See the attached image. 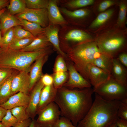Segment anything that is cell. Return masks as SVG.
Segmentation results:
<instances>
[{
  "mask_svg": "<svg viewBox=\"0 0 127 127\" xmlns=\"http://www.w3.org/2000/svg\"><path fill=\"white\" fill-rule=\"evenodd\" d=\"M87 71L88 80L93 88L106 81L111 76L110 74L92 64L87 67Z\"/></svg>",
  "mask_w": 127,
  "mask_h": 127,
  "instance_id": "obj_10",
  "label": "cell"
},
{
  "mask_svg": "<svg viewBox=\"0 0 127 127\" xmlns=\"http://www.w3.org/2000/svg\"><path fill=\"white\" fill-rule=\"evenodd\" d=\"M10 2V0H0V10L7 7Z\"/></svg>",
  "mask_w": 127,
  "mask_h": 127,
  "instance_id": "obj_46",
  "label": "cell"
},
{
  "mask_svg": "<svg viewBox=\"0 0 127 127\" xmlns=\"http://www.w3.org/2000/svg\"><path fill=\"white\" fill-rule=\"evenodd\" d=\"M67 75L66 72L58 71L55 72L53 78V85L55 88L58 89L62 87L65 83Z\"/></svg>",
  "mask_w": 127,
  "mask_h": 127,
  "instance_id": "obj_31",
  "label": "cell"
},
{
  "mask_svg": "<svg viewBox=\"0 0 127 127\" xmlns=\"http://www.w3.org/2000/svg\"><path fill=\"white\" fill-rule=\"evenodd\" d=\"M103 53L112 58H116L123 52L126 46L124 35L116 31H108L98 37L95 40Z\"/></svg>",
  "mask_w": 127,
  "mask_h": 127,
  "instance_id": "obj_5",
  "label": "cell"
},
{
  "mask_svg": "<svg viewBox=\"0 0 127 127\" xmlns=\"http://www.w3.org/2000/svg\"><path fill=\"white\" fill-rule=\"evenodd\" d=\"M113 59L103 53L95 59L92 64L111 75Z\"/></svg>",
  "mask_w": 127,
  "mask_h": 127,
  "instance_id": "obj_23",
  "label": "cell"
},
{
  "mask_svg": "<svg viewBox=\"0 0 127 127\" xmlns=\"http://www.w3.org/2000/svg\"><path fill=\"white\" fill-rule=\"evenodd\" d=\"M55 72L61 71L66 72L67 68L63 58L61 56L57 59L55 67Z\"/></svg>",
  "mask_w": 127,
  "mask_h": 127,
  "instance_id": "obj_38",
  "label": "cell"
},
{
  "mask_svg": "<svg viewBox=\"0 0 127 127\" xmlns=\"http://www.w3.org/2000/svg\"><path fill=\"white\" fill-rule=\"evenodd\" d=\"M114 12L113 9H110L101 12L93 21L90 25V28H95L100 26L109 19Z\"/></svg>",
  "mask_w": 127,
  "mask_h": 127,
  "instance_id": "obj_25",
  "label": "cell"
},
{
  "mask_svg": "<svg viewBox=\"0 0 127 127\" xmlns=\"http://www.w3.org/2000/svg\"><path fill=\"white\" fill-rule=\"evenodd\" d=\"M40 79L44 86L50 85L53 84V78L49 75L46 74L42 75Z\"/></svg>",
  "mask_w": 127,
  "mask_h": 127,
  "instance_id": "obj_42",
  "label": "cell"
},
{
  "mask_svg": "<svg viewBox=\"0 0 127 127\" xmlns=\"http://www.w3.org/2000/svg\"><path fill=\"white\" fill-rule=\"evenodd\" d=\"M59 29L57 25L49 24L44 28V33L48 41L52 44L57 51L63 56L66 54L61 49L60 44L59 36Z\"/></svg>",
  "mask_w": 127,
  "mask_h": 127,
  "instance_id": "obj_17",
  "label": "cell"
},
{
  "mask_svg": "<svg viewBox=\"0 0 127 127\" xmlns=\"http://www.w3.org/2000/svg\"><path fill=\"white\" fill-rule=\"evenodd\" d=\"M55 127H78L74 125L69 120L62 116L60 119Z\"/></svg>",
  "mask_w": 127,
  "mask_h": 127,
  "instance_id": "obj_40",
  "label": "cell"
},
{
  "mask_svg": "<svg viewBox=\"0 0 127 127\" xmlns=\"http://www.w3.org/2000/svg\"><path fill=\"white\" fill-rule=\"evenodd\" d=\"M60 12L68 17L72 18L81 19L88 16L90 11L86 8H81L73 11L68 10L65 8H59Z\"/></svg>",
  "mask_w": 127,
  "mask_h": 127,
  "instance_id": "obj_27",
  "label": "cell"
},
{
  "mask_svg": "<svg viewBox=\"0 0 127 127\" xmlns=\"http://www.w3.org/2000/svg\"><path fill=\"white\" fill-rule=\"evenodd\" d=\"M110 127H118L115 125V123L111 125Z\"/></svg>",
  "mask_w": 127,
  "mask_h": 127,
  "instance_id": "obj_50",
  "label": "cell"
},
{
  "mask_svg": "<svg viewBox=\"0 0 127 127\" xmlns=\"http://www.w3.org/2000/svg\"><path fill=\"white\" fill-rule=\"evenodd\" d=\"M1 122L5 127H16L20 123L12 114L10 110H7Z\"/></svg>",
  "mask_w": 127,
  "mask_h": 127,
  "instance_id": "obj_32",
  "label": "cell"
},
{
  "mask_svg": "<svg viewBox=\"0 0 127 127\" xmlns=\"http://www.w3.org/2000/svg\"><path fill=\"white\" fill-rule=\"evenodd\" d=\"M15 16L19 18L37 23L43 28L47 27L49 24L47 8L37 9L26 8L23 12Z\"/></svg>",
  "mask_w": 127,
  "mask_h": 127,
  "instance_id": "obj_8",
  "label": "cell"
},
{
  "mask_svg": "<svg viewBox=\"0 0 127 127\" xmlns=\"http://www.w3.org/2000/svg\"><path fill=\"white\" fill-rule=\"evenodd\" d=\"M27 106H18L10 110L12 115L20 122L30 118L27 111Z\"/></svg>",
  "mask_w": 127,
  "mask_h": 127,
  "instance_id": "obj_29",
  "label": "cell"
},
{
  "mask_svg": "<svg viewBox=\"0 0 127 127\" xmlns=\"http://www.w3.org/2000/svg\"><path fill=\"white\" fill-rule=\"evenodd\" d=\"M57 90L55 88L53 84L44 86L40 93L39 102L37 108L36 115L48 104L54 101Z\"/></svg>",
  "mask_w": 127,
  "mask_h": 127,
  "instance_id": "obj_15",
  "label": "cell"
},
{
  "mask_svg": "<svg viewBox=\"0 0 127 127\" xmlns=\"http://www.w3.org/2000/svg\"><path fill=\"white\" fill-rule=\"evenodd\" d=\"M15 70L6 80L0 84V105L5 102L13 95L11 90V83L14 77L19 72Z\"/></svg>",
  "mask_w": 127,
  "mask_h": 127,
  "instance_id": "obj_22",
  "label": "cell"
},
{
  "mask_svg": "<svg viewBox=\"0 0 127 127\" xmlns=\"http://www.w3.org/2000/svg\"><path fill=\"white\" fill-rule=\"evenodd\" d=\"M34 39L25 38L18 39L14 38L10 44L9 48L14 50H21L29 45Z\"/></svg>",
  "mask_w": 127,
  "mask_h": 127,
  "instance_id": "obj_28",
  "label": "cell"
},
{
  "mask_svg": "<svg viewBox=\"0 0 127 127\" xmlns=\"http://www.w3.org/2000/svg\"><path fill=\"white\" fill-rule=\"evenodd\" d=\"M114 1L111 0H105L102 2L99 5L98 10L100 12H103L109 7L114 4Z\"/></svg>",
  "mask_w": 127,
  "mask_h": 127,
  "instance_id": "obj_41",
  "label": "cell"
},
{
  "mask_svg": "<svg viewBox=\"0 0 127 127\" xmlns=\"http://www.w3.org/2000/svg\"><path fill=\"white\" fill-rule=\"evenodd\" d=\"M1 38H2V35L1 34L0 28V42L1 40Z\"/></svg>",
  "mask_w": 127,
  "mask_h": 127,
  "instance_id": "obj_52",
  "label": "cell"
},
{
  "mask_svg": "<svg viewBox=\"0 0 127 127\" xmlns=\"http://www.w3.org/2000/svg\"><path fill=\"white\" fill-rule=\"evenodd\" d=\"M48 48L31 52L14 50L9 48L3 50L0 48V68L29 73L32 63L48 52Z\"/></svg>",
  "mask_w": 127,
  "mask_h": 127,
  "instance_id": "obj_3",
  "label": "cell"
},
{
  "mask_svg": "<svg viewBox=\"0 0 127 127\" xmlns=\"http://www.w3.org/2000/svg\"><path fill=\"white\" fill-rule=\"evenodd\" d=\"M117 114L119 118L127 120V99L120 101Z\"/></svg>",
  "mask_w": 127,
  "mask_h": 127,
  "instance_id": "obj_37",
  "label": "cell"
},
{
  "mask_svg": "<svg viewBox=\"0 0 127 127\" xmlns=\"http://www.w3.org/2000/svg\"><path fill=\"white\" fill-rule=\"evenodd\" d=\"M30 99L29 94L19 92L11 96L1 106L5 109L11 110L20 106H27Z\"/></svg>",
  "mask_w": 127,
  "mask_h": 127,
  "instance_id": "obj_16",
  "label": "cell"
},
{
  "mask_svg": "<svg viewBox=\"0 0 127 127\" xmlns=\"http://www.w3.org/2000/svg\"><path fill=\"white\" fill-rule=\"evenodd\" d=\"M48 52L43 54L37 59L31 66L29 74L30 92L42 75V68L47 60Z\"/></svg>",
  "mask_w": 127,
  "mask_h": 127,
  "instance_id": "obj_13",
  "label": "cell"
},
{
  "mask_svg": "<svg viewBox=\"0 0 127 127\" xmlns=\"http://www.w3.org/2000/svg\"><path fill=\"white\" fill-rule=\"evenodd\" d=\"M18 18L20 22V26L30 32L34 37L44 33V28L39 24L24 19Z\"/></svg>",
  "mask_w": 127,
  "mask_h": 127,
  "instance_id": "obj_24",
  "label": "cell"
},
{
  "mask_svg": "<svg viewBox=\"0 0 127 127\" xmlns=\"http://www.w3.org/2000/svg\"><path fill=\"white\" fill-rule=\"evenodd\" d=\"M94 2V0H72L66 3L65 5L71 8H78L91 5Z\"/></svg>",
  "mask_w": 127,
  "mask_h": 127,
  "instance_id": "obj_34",
  "label": "cell"
},
{
  "mask_svg": "<svg viewBox=\"0 0 127 127\" xmlns=\"http://www.w3.org/2000/svg\"><path fill=\"white\" fill-rule=\"evenodd\" d=\"M7 10L11 14L20 13L27 8L25 0H11L7 7Z\"/></svg>",
  "mask_w": 127,
  "mask_h": 127,
  "instance_id": "obj_26",
  "label": "cell"
},
{
  "mask_svg": "<svg viewBox=\"0 0 127 127\" xmlns=\"http://www.w3.org/2000/svg\"><path fill=\"white\" fill-rule=\"evenodd\" d=\"M32 120L31 118H29L27 120L20 122L16 127H28L31 123Z\"/></svg>",
  "mask_w": 127,
  "mask_h": 127,
  "instance_id": "obj_45",
  "label": "cell"
},
{
  "mask_svg": "<svg viewBox=\"0 0 127 127\" xmlns=\"http://www.w3.org/2000/svg\"><path fill=\"white\" fill-rule=\"evenodd\" d=\"M19 19L15 16L10 14L7 9L0 17V27L2 36L10 28L16 26L20 25Z\"/></svg>",
  "mask_w": 127,
  "mask_h": 127,
  "instance_id": "obj_19",
  "label": "cell"
},
{
  "mask_svg": "<svg viewBox=\"0 0 127 127\" xmlns=\"http://www.w3.org/2000/svg\"><path fill=\"white\" fill-rule=\"evenodd\" d=\"M120 101H109L95 93L94 101L78 127H110L119 118L118 110Z\"/></svg>",
  "mask_w": 127,
  "mask_h": 127,
  "instance_id": "obj_2",
  "label": "cell"
},
{
  "mask_svg": "<svg viewBox=\"0 0 127 127\" xmlns=\"http://www.w3.org/2000/svg\"><path fill=\"white\" fill-rule=\"evenodd\" d=\"M0 127H5L1 122H0Z\"/></svg>",
  "mask_w": 127,
  "mask_h": 127,
  "instance_id": "obj_51",
  "label": "cell"
},
{
  "mask_svg": "<svg viewBox=\"0 0 127 127\" xmlns=\"http://www.w3.org/2000/svg\"><path fill=\"white\" fill-rule=\"evenodd\" d=\"M93 93L91 87L79 90L62 87L57 90L54 102L58 106L61 116L77 126L92 106Z\"/></svg>",
  "mask_w": 127,
  "mask_h": 127,
  "instance_id": "obj_1",
  "label": "cell"
},
{
  "mask_svg": "<svg viewBox=\"0 0 127 127\" xmlns=\"http://www.w3.org/2000/svg\"><path fill=\"white\" fill-rule=\"evenodd\" d=\"M7 9L5 8L0 10V17L2 14L7 10Z\"/></svg>",
  "mask_w": 127,
  "mask_h": 127,
  "instance_id": "obj_49",
  "label": "cell"
},
{
  "mask_svg": "<svg viewBox=\"0 0 127 127\" xmlns=\"http://www.w3.org/2000/svg\"><path fill=\"white\" fill-rule=\"evenodd\" d=\"M7 110L4 108L0 105V122L5 115Z\"/></svg>",
  "mask_w": 127,
  "mask_h": 127,
  "instance_id": "obj_47",
  "label": "cell"
},
{
  "mask_svg": "<svg viewBox=\"0 0 127 127\" xmlns=\"http://www.w3.org/2000/svg\"><path fill=\"white\" fill-rule=\"evenodd\" d=\"M14 38V27L7 31L2 36L0 42V48L3 50H6Z\"/></svg>",
  "mask_w": 127,
  "mask_h": 127,
  "instance_id": "obj_30",
  "label": "cell"
},
{
  "mask_svg": "<svg viewBox=\"0 0 127 127\" xmlns=\"http://www.w3.org/2000/svg\"><path fill=\"white\" fill-rule=\"evenodd\" d=\"M28 127H40L37 123L36 120L35 119L32 120L30 125Z\"/></svg>",
  "mask_w": 127,
  "mask_h": 127,
  "instance_id": "obj_48",
  "label": "cell"
},
{
  "mask_svg": "<svg viewBox=\"0 0 127 127\" xmlns=\"http://www.w3.org/2000/svg\"><path fill=\"white\" fill-rule=\"evenodd\" d=\"M115 124L118 127H127V120L119 118Z\"/></svg>",
  "mask_w": 127,
  "mask_h": 127,
  "instance_id": "obj_44",
  "label": "cell"
},
{
  "mask_svg": "<svg viewBox=\"0 0 127 127\" xmlns=\"http://www.w3.org/2000/svg\"><path fill=\"white\" fill-rule=\"evenodd\" d=\"M14 37L15 38H35L30 32L23 28L20 25L14 27Z\"/></svg>",
  "mask_w": 127,
  "mask_h": 127,
  "instance_id": "obj_35",
  "label": "cell"
},
{
  "mask_svg": "<svg viewBox=\"0 0 127 127\" xmlns=\"http://www.w3.org/2000/svg\"><path fill=\"white\" fill-rule=\"evenodd\" d=\"M94 92L107 101H120L127 99V86L115 80L111 76L106 81L96 88Z\"/></svg>",
  "mask_w": 127,
  "mask_h": 127,
  "instance_id": "obj_6",
  "label": "cell"
},
{
  "mask_svg": "<svg viewBox=\"0 0 127 127\" xmlns=\"http://www.w3.org/2000/svg\"><path fill=\"white\" fill-rule=\"evenodd\" d=\"M44 86L40 79L34 86L29 94L30 100L27 107V111L30 118L32 120L35 119L36 115L40 93Z\"/></svg>",
  "mask_w": 127,
  "mask_h": 127,
  "instance_id": "obj_11",
  "label": "cell"
},
{
  "mask_svg": "<svg viewBox=\"0 0 127 127\" xmlns=\"http://www.w3.org/2000/svg\"><path fill=\"white\" fill-rule=\"evenodd\" d=\"M26 7L29 9L47 8L48 4V0H25Z\"/></svg>",
  "mask_w": 127,
  "mask_h": 127,
  "instance_id": "obj_33",
  "label": "cell"
},
{
  "mask_svg": "<svg viewBox=\"0 0 127 127\" xmlns=\"http://www.w3.org/2000/svg\"><path fill=\"white\" fill-rule=\"evenodd\" d=\"M57 3V0H49L47 9L49 24L56 25H64L67 24V22L61 13Z\"/></svg>",
  "mask_w": 127,
  "mask_h": 127,
  "instance_id": "obj_14",
  "label": "cell"
},
{
  "mask_svg": "<svg viewBox=\"0 0 127 127\" xmlns=\"http://www.w3.org/2000/svg\"><path fill=\"white\" fill-rule=\"evenodd\" d=\"M29 85L30 77L28 73L19 71L12 81L11 90L13 95L19 92L29 94Z\"/></svg>",
  "mask_w": 127,
  "mask_h": 127,
  "instance_id": "obj_12",
  "label": "cell"
},
{
  "mask_svg": "<svg viewBox=\"0 0 127 127\" xmlns=\"http://www.w3.org/2000/svg\"><path fill=\"white\" fill-rule=\"evenodd\" d=\"M111 76L118 82L127 86V69L116 58H114L113 59Z\"/></svg>",
  "mask_w": 127,
  "mask_h": 127,
  "instance_id": "obj_18",
  "label": "cell"
},
{
  "mask_svg": "<svg viewBox=\"0 0 127 127\" xmlns=\"http://www.w3.org/2000/svg\"><path fill=\"white\" fill-rule=\"evenodd\" d=\"M68 69L69 79L63 85L64 86L72 88L84 89L91 87V85L90 82L84 78L78 72L74 65L70 64Z\"/></svg>",
  "mask_w": 127,
  "mask_h": 127,
  "instance_id": "obj_9",
  "label": "cell"
},
{
  "mask_svg": "<svg viewBox=\"0 0 127 127\" xmlns=\"http://www.w3.org/2000/svg\"><path fill=\"white\" fill-rule=\"evenodd\" d=\"M103 53L95 41L91 40L75 45L69 49L68 54L77 71L89 81L87 71V67L92 64L95 59Z\"/></svg>",
  "mask_w": 127,
  "mask_h": 127,
  "instance_id": "obj_4",
  "label": "cell"
},
{
  "mask_svg": "<svg viewBox=\"0 0 127 127\" xmlns=\"http://www.w3.org/2000/svg\"><path fill=\"white\" fill-rule=\"evenodd\" d=\"M15 70L0 68V84L10 76Z\"/></svg>",
  "mask_w": 127,
  "mask_h": 127,
  "instance_id": "obj_39",
  "label": "cell"
},
{
  "mask_svg": "<svg viewBox=\"0 0 127 127\" xmlns=\"http://www.w3.org/2000/svg\"><path fill=\"white\" fill-rule=\"evenodd\" d=\"M63 37L66 41L77 43V44L92 40V37L90 35L83 31L78 29L68 31Z\"/></svg>",
  "mask_w": 127,
  "mask_h": 127,
  "instance_id": "obj_20",
  "label": "cell"
},
{
  "mask_svg": "<svg viewBox=\"0 0 127 127\" xmlns=\"http://www.w3.org/2000/svg\"><path fill=\"white\" fill-rule=\"evenodd\" d=\"M37 115L36 121L40 127H55L61 116L59 108L54 102L47 105Z\"/></svg>",
  "mask_w": 127,
  "mask_h": 127,
  "instance_id": "obj_7",
  "label": "cell"
},
{
  "mask_svg": "<svg viewBox=\"0 0 127 127\" xmlns=\"http://www.w3.org/2000/svg\"><path fill=\"white\" fill-rule=\"evenodd\" d=\"M119 11L117 24L119 26H123L124 24L126 18L127 6L126 3L122 1L119 4Z\"/></svg>",
  "mask_w": 127,
  "mask_h": 127,
  "instance_id": "obj_36",
  "label": "cell"
},
{
  "mask_svg": "<svg viewBox=\"0 0 127 127\" xmlns=\"http://www.w3.org/2000/svg\"><path fill=\"white\" fill-rule=\"evenodd\" d=\"M116 58L126 68L127 67V53L126 52H121Z\"/></svg>",
  "mask_w": 127,
  "mask_h": 127,
  "instance_id": "obj_43",
  "label": "cell"
},
{
  "mask_svg": "<svg viewBox=\"0 0 127 127\" xmlns=\"http://www.w3.org/2000/svg\"><path fill=\"white\" fill-rule=\"evenodd\" d=\"M51 44L43 33L35 37L29 45L20 50L29 52L38 51L49 47Z\"/></svg>",
  "mask_w": 127,
  "mask_h": 127,
  "instance_id": "obj_21",
  "label": "cell"
}]
</instances>
